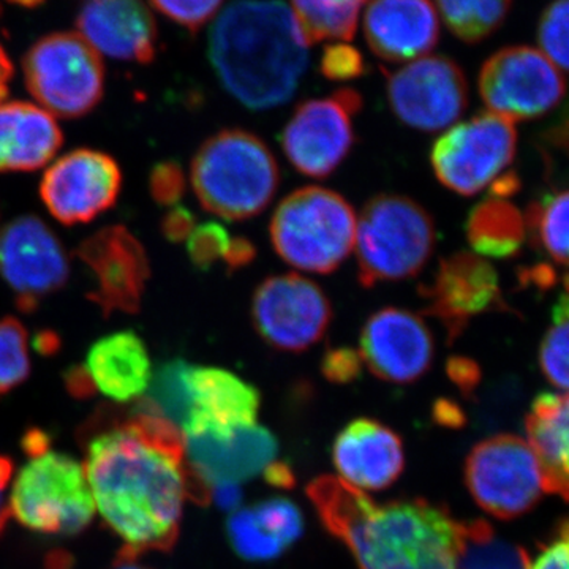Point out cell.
<instances>
[{
    "mask_svg": "<svg viewBox=\"0 0 569 569\" xmlns=\"http://www.w3.org/2000/svg\"><path fill=\"white\" fill-rule=\"evenodd\" d=\"M86 477L93 503L122 539L118 559L174 548L187 497L181 429L146 397L129 413L93 419Z\"/></svg>",
    "mask_w": 569,
    "mask_h": 569,
    "instance_id": "6da1fadb",
    "label": "cell"
},
{
    "mask_svg": "<svg viewBox=\"0 0 569 569\" xmlns=\"http://www.w3.org/2000/svg\"><path fill=\"white\" fill-rule=\"evenodd\" d=\"M307 496L361 569H458L462 522L429 501L378 505L343 479L321 477Z\"/></svg>",
    "mask_w": 569,
    "mask_h": 569,
    "instance_id": "7a4b0ae2",
    "label": "cell"
},
{
    "mask_svg": "<svg viewBox=\"0 0 569 569\" xmlns=\"http://www.w3.org/2000/svg\"><path fill=\"white\" fill-rule=\"evenodd\" d=\"M208 56L224 91L249 110L264 111L298 91L309 43L282 0H234L213 21Z\"/></svg>",
    "mask_w": 569,
    "mask_h": 569,
    "instance_id": "3957f363",
    "label": "cell"
},
{
    "mask_svg": "<svg viewBox=\"0 0 569 569\" xmlns=\"http://www.w3.org/2000/svg\"><path fill=\"white\" fill-rule=\"evenodd\" d=\"M190 179L206 211L231 222L260 216L274 200L280 170L274 153L257 134L222 130L194 153Z\"/></svg>",
    "mask_w": 569,
    "mask_h": 569,
    "instance_id": "277c9868",
    "label": "cell"
},
{
    "mask_svg": "<svg viewBox=\"0 0 569 569\" xmlns=\"http://www.w3.org/2000/svg\"><path fill=\"white\" fill-rule=\"evenodd\" d=\"M24 449L29 462L11 490V515L26 529L40 533H80L96 512L84 468L71 456L52 451L50 438L41 430L26 436Z\"/></svg>",
    "mask_w": 569,
    "mask_h": 569,
    "instance_id": "5b68a950",
    "label": "cell"
},
{
    "mask_svg": "<svg viewBox=\"0 0 569 569\" xmlns=\"http://www.w3.org/2000/svg\"><path fill=\"white\" fill-rule=\"evenodd\" d=\"M437 230L425 206L403 194L370 198L356 228L358 280L365 288L413 279L436 250Z\"/></svg>",
    "mask_w": 569,
    "mask_h": 569,
    "instance_id": "8992f818",
    "label": "cell"
},
{
    "mask_svg": "<svg viewBox=\"0 0 569 569\" xmlns=\"http://www.w3.org/2000/svg\"><path fill=\"white\" fill-rule=\"evenodd\" d=\"M358 217L342 194L309 186L277 206L269 236L284 263L313 274H331L350 257Z\"/></svg>",
    "mask_w": 569,
    "mask_h": 569,
    "instance_id": "52a82bcc",
    "label": "cell"
},
{
    "mask_svg": "<svg viewBox=\"0 0 569 569\" xmlns=\"http://www.w3.org/2000/svg\"><path fill=\"white\" fill-rule=\"evenodd\" d=\"M22 71L29 92L50 114L77 119L102 102L104 66L80 33L41 37L22 58Z\"/></svg>",
    "mask_w": 569,
    "mask_h": 569,
    "instance_id": "ba28073f",
    "label": "cell"
},
{
    "mask_svg": "<svg viewBox=\"0 0 569 569\" xmlns=\"http://www.w3.org/2000/svg\"><path fill=\"white\" fill-rule=\"evenodd\" d=\"M515 123L493 112H482L441 134L430 152V163L441 186L473 197L492 186L516 156Z\"/></svg>",
    "mask_w": 569,
    "mask_h": 569,
    "instance_id": "9c48e42d",
    "label": "cell"
},
{
    "mask_svg": "<svg viewBox=\"0 0 569 569\" xmlns=\"http://www.w3.org/2000/svg\"><path fill=\"white\" fill-rule=\"evenodd\" d=\"M466 482L479 507L501 520L526 515L545 492L533 449L523 438L508 433L490 437L471 449Z\"/></svg>",
    "mask_w": 569,
    "mask_h": 569,
    "instance_id": "30bf717a",
    "label": "cell"
},
{
    "mask_svg": "<svg viewBox=\"0 0 569 569\" xmlns=\"http://www.w3.org/2000/svg\"><path fill=\"white\" fill-rule=\"evenodd\" d=\"M361 110V93L351 88L298 104L280 137L284 156L307 178H329L353 149Z\"/></svg>",
    "mask_w": 569,
    "mask_h": 569,
    "instance_id": "8fae6325",
    "label": "cell"
},
{
    "mask_svg": "<svg viewBox=\"0 0 569 569\" xmlns=\"http://www.w3.org/2000/svg\"><path fill=\"white\" fill-rule=\"evenodd\" d=\"M479 96L490 112L508 121L541 118L567 96L563 73L531 47H508L479 71Z\"/></svg>",
    "mask_w": 569,
    "mask_h": 569,
    "instance_id": "7c38bea8",
    "label": "cell"
},
{
    "mask_svg": "<svg viewBox=\"0 0 569 569\" xmlns=\"http://www.w3.org/2000/svg\"><path fill=\"white\" fill-rule=\"evenodd\" d=\"M332 317V305L323 288L306 277H268L254 290V331L269 347L284 353H302L320 342Z\"/></svg>",
    "mask_w": 569,
    "mask_h": 569,
    "instance_id": "4fadbf2b",
    "label": "cell"
},
{
    "mask_svg": "<svg viewBox=\"0 0 569 569\" xmlns=\"http://www.w3.org/2000/svg\"><path fill=\"white\" fill-rule=\"evenodd\" d=\"M385 73L389 107L411 129L421 132L448 129L467 110L466 74L447 56H425Z\"/></svg>",
    "mask_w": 569,
    "mask_h": 569,
    "instance_id": "5bb4252c",
    "label": "cell"
},
{
    "mask_svg": "<svg viewBox=\"0 0 569 569\" xmlns=\"http://www.w3.org/2000/svg\"><path fill=\"white\" fill-rule=\"evenodd\" d=\"M0 276L24 313L69 282L70 261L61 239L36 216H21L0 231Z\"/></svg>",
    "mask_w": 569,
    "mask_h": 569,
    "instance_id": "9a60e30c",
    "label": "cell"
},
{
    "mask_svg": "<svg viewBox=\"0 0 569 569\" xmlns=\"http://www.w3.org/2000/svg\"><path fill=\"white\" fill-rule=\"evenodd\" d=\"M186 441L187 497L198 505L211 503V489L219 485H241L264 473L276 462L279 445L260 426L242 427L227 436L198 433Z\"/></svg>",
    "mask_w": 569,
    "mask_h": 569,
    "instance_id": "2e32d148",
    "label": "cell"
},
{
    "mask_svg": "<svg viewBox=\"0 0 569 569\" xmlns=\"http://www.w3.org/2000/svg\"><path fill=\"white\" fill-rule=\"evenodd\" d=\"M418 291L427 316L447 329L449 343L462 336L473 318L508 309L496 269L470 252L441 258L433 279Z\"/></svg>",
    "mask_w": 569,
    "mask_h": 569,
    "instance_id": "e0dca14e",
    "label": "cell"
},
{
    "mask_svg": "<svg viewBox=\"0 0 569 569\" xmlns=\"http://www.w3.org/2000/svg\"><path fill=\"white\" fill-rule=\"evenodd\" d=\"M122 173L108 153L77 149L48 168L40 182V198L59 222H92L108 211L121 192Z\"/></svg>",
    "mask_w": 569,
    "mask_h": 569,
    "instance_id": "ac0fdd59",
    "label": "cell"
},
{
    "mask_svg": "<svg viewBox=\"0 0 569 569\" xmlns=\"http://www.w3.org/2000/svg\"><path fill=\"white\" fill-rule=\"evenodd\" d=\"M77 257L92 272L96 287L89 299L104 317L140 312L151 264L144 247L126 227L114 224L97 231L81 242Z\"/></svg>",
    "mask_w": 569,
    "mask_h": 569,
    "instance_id": "d6986e66",
    "label": "cell"
},
{
    "mask_svg": "<svg viewBox=\"0 0 569 569\" xmlns=\"http://www.w3.org/2000/svg\"><path fill=\"white\" fill-rule=\"evenodd\" d=\"M359 346L370 372L389 383L418 381L436 358V340L429 326L418 313L400 307H383L367 318Z\"/></svg>",
    "mask_w": 569,
    "mask_h": 569,
    "instance_id": "ffe728a7",
    "label": "cell"
},
{
    "mask_svg": "<svg viewBox=\"0 0 569 569\" xmlns=\"http://www.w3.org/2000/svg\"><path fill=\"white\" fill-rule=\"evenodd\" d=\"M78 33L97 52L123 62L148 66L159 52V28L142 0H99L82 7Z\"/></svg>",
    "mask_w": 569,
    "mask_h": 569,
    "instance_id": "44dd1931",
    "label": "cell"
},
{
    "mask_svg": "<svg viewBox=\"0 0 569 569\" xmlns=\"http://www.w3.org/2000/svg\"><path fill=\"white\" fill-rule=\"evenodd\" d=\"M362 29L370 51L388 63L425 58L440 40L432 0H369Z\"/></svg>",
    "mask_w": 569,
    "mask_h": 569,
    "instance_id": "7402d4cb",
    "label": "cell"
},
{
    "mask_svg": "<svg viewBox=\"0 0 569 569\" xmlns=\"http://www.w3.org/2000/svg\"><path fill=\"white\" fill-rule=\"evenodd\" d=\"M332 462L351 488L377 492L399 479L406 467V455L395 430L373 419L361 418L337 436Z\"/></svg>",
    "mask_w": 569,
    "mask_h": 569,
    "instance_id": "603a6c76",
    "label": "cell"
},
{
    "mask_svg": "<svg viewBox=\"0 0 569 569\" xmlns=\"http://www.w3.org/2000/svg\"><path fill=\"white\" fill-rule=\"evenodd\" d=\"M189 387L193 411L183 426V437L198 433L227 436L242 427L257 425L260 392L234 373L219 367L192 366Z\"/></svg>",
    "mask_w": 569,
    "mask_h": 569,
    "instance_id": "cb8c5ba5",
    "label": "cell"
},
{
    "mask_svg": "<svg viewBox=\"0 0 569 569\" xmlns=\"http://www.w3.org/2000/svg\"><path fill=\"white\" fill-rule=\"evenodd\" d=\"M63 141L54 116L37 104H0V173L36 171L54 159Z\"/></svg>",
    "mask_w": 569,
    "mask_h": 569,
    "instance_id": "d4e9b609",
    "label": "cell"
},
{
    "mask_svg": "<svg viewBox=\"0 0 569 569\" xmlns=\"http://www.w3.org/2000/svg\"><path fill=\"white\" fill-rule=\"evenodd\" d=\"M93 389L114 402H132L152 381L148 348L133 331L114 332L97 340L84 365Z\"/></svg>",
    "mask_w": 569,
    "mask_h": 569,
    "instance_id": "484cf974",
    "label": "cell"
},
{
    "mask_svg": "<svg viewBox=\"0 0 569 569\" xmlns=\"http://www.w3.org/2000/svg\"><path fill=\"white\" fill-rule=\"evenodd\" d=\"M526 427L546 492L569 501V395L538 396Z\"/></svg>",
    "mask_w": 569,
    "mask_h": 569,
    "instance_id": "4316f807",
    "label": "cell"
},
{
    "mask_svg": "<svg viewBox=\"0 0 569 569\" xmlns=\"http://www.w3.org/2000/svg\"><path fill=\"white\" fill-rule=\"evenodd\" d=\"M467 238L471 247L485 257H515L526 241L527 224L515 204L490 197L471 209L467 220Z\"/></svg>",
    "mask_w": 569,
    "mask_h": 569,
    "instance_id": "83f0119b",
    "label": "cell"
},
{
    "mask_svg": "<svg viewBox=\"0 0 569 569\" xmlns=\"http://www.w3.org/2000/svg\"><path fill=\"white\" fill-rule=\"evenodd\" d=\"M369 0H291V11L307 43L350 41Z\"/></svg>",
    "mask_w": 569,
    "mask_h": 569,
    "instance_id": "f1b7e54d",
    "label": "cell"
},
{
    "mask_svg": "<svg viewBox=\"0 0 569 569\" xmlns=\"http://www.w3.org/2000/svg\"><path fill=\"white\" fill-rule=\"evenodd\" d=\"M529 556L500 537L485 520L462 522L458 569H529Z\"/></svg>",
    "mask_w": 569,
    "mask_h": 569,
    "instance_id": "f546056e",
    "label": "cell"
},
{
    "mask_svg": "<svg viewBox=\"0 0 569 569\" xmlns=\"http://www.w3.org/2000/svg\"><path fill=\"white\" fill-rule=\"evenodd\" d=\"M437 11L452 36L479 43L501 28L512 0H436Z\"/></svg>",
    "mask_w": 569,
    "mask_h": 569,
    "instance_id": "4dcf8cb0",
    "label": "cell"
},
{
    "mask_svg": "<svg viewBox=\"0 0 569 569\" xmlns=\"http://www.w3.org/2000/svg\"><path fill=\"white\" fill-rule=\"evenodd\" d=\"M526 224L533 241L556 263L569 266V190L531 206Z\"/></svg>",
    "mask_w": 569,
    "mask_h": 569,
    "instance_id": "1f68e13d",
    "label": "cell"
},
{
    "mask_svg": "<svg viewBox=\"0 0 569 569\" xmlns=\"http://www.w3.org/2000/svg\"><path fill=\"white\" fill-rule=\"evenodd\" d=\"M190 367L192 365L182 359H173L160 367L156 380L151 381V395L148 397L152 406L178 426L181 432L193 411L189 387Z\"/></svg>",
    "mask_w": 569,
    "mask_h": 569,
    "instance_id": "d6a6232c",
    "label": "cell"
},
{
    "mask_svg": "<svg viewBox=\"0 0 569 569\" xmlns=\"http://www.w3.org/2000/svg\"><path fill=\"white\" fill-rule=\"evenodd\" d=\"M539 366L553 387L569 391V296L553 310V326L539 348Z\"/></svg>",
    "mask_w": 569,
    "mask_h": 569,
    "instance_id": "836d02e7",
    "label": "cell"
},
{
    "mask_svg": "<svg viewBox=\"0 0 569 569\" xmlns=\"http://www.w3.org/2000/svg\"><path fill=\"white\" fill-rule=\"evenodd\" d=\"M31 373L28 331L13 317L0 320V395L17 388Z\"/></svg>",
    "mask_w": 569,
    "mask_h": 569,
    "instance_id": "e575fe53",
    "label": "cell"
},
{
    "mask_svg": "<svg viewBox=\"0 0 569 569\" xmlns=\"http://www.w3.org/2000/svg\"><path fill=\"white\" fill-rule=\"evenodd\" d=\"M228 538L238 556L250 561L277 559L287 549L260 526L252 509H238L231 515Z\"/></svg>",
    "mask_w": 569,
    "mask_h": 569,
    "instance_id": "d590c367",
    "label": "cell"
},
{
    "mask_svg": "<svg viewBox=\"0 0 569 569\" xmlns=\"http://www.w3.org/2000/svg\"><path fill=\"white\" fill-rule=\"evenodd\" d=\"M538 41L542 54L569 73V0H556L542 11Z\"/></svg>",
    "mask_w": 569,
    "mask_h": 569,
    "instance_id": "8d00e7d4",
    "label": "cell"
},
{
    "mask_svg": "<svg viewBox=\"0 0 569 569\" xmlns=\"http://www.w3.org/2000/svg\"><path fill=\"white\" fill-rule=\"evenodd\" d=\"M260 526L268 531L271 537L279 539L284 548H290L293 542L301 538L305 531V520L301 511L284 498H272L263 501L257 507L250 508Z\"/></svg>",
    "mask_w": 569,
    "mask_h": 569,
    "instance_id": "74e56055",
    "label": "cell"
},
{
    "mask_svg": "<svg viewBox=\"0 0 569 569\" xmlns=\"http://www.w3.org/2000/svg\"><path fill=\"white\" fill-rule=\"evenodd\" d=\"M230 239V233L223 224L206 222L194 227L192 234L187 239V252L194 268L209 271L224 257Z\"/></svg>",
    "mask_w": 569,
    "mask_h": 569,
    "instance_id": "f35d334b",
    "label": "cell"
},
{
    "mask_svg": "<svg viewBox=\"0 0 569 569\" xmlns=\"http://www.w3.org/2000/svg\"><path fill=\"white\" fill-rule=\"evenodd\" d=\"M153 9L187 31L197 33L222 10L224 0H149Z\"/></svg>",
    "mask_w": 569,
    "mask_h": 569,
    "instance_id": "ab89813d",
    "label": "cell"
},
{
    "mask_svg": "<svg viewBox=\"0 0 569 569\" xmlns=\"http://www.w3.org/2000/svg\"><path fill=\"white\" fill-rule=\"evenodd\" d=\"M320 73L329 81H351L366 73L361 52L350 44L332 43L325 48L320 59Z\"/></svg>",
    "mask_w": 569,
    "mask_h": 569,
    "instance_id": "60d3db41",
    "label": "cell"
},
{
    "mask_svg": "<svg viewBox=\"0 0 569 569\" xmlns=\"http://www.w3.org/2000/svg\"><path fill=\"white\" fill-rule=\"evenodd\" d=\"M151 194L160 206H176L186 193V174L174 160H163L151 171Z\"/></svg>",
    "mask_w": 569,
    "mask_h": 569,
    "instance_id": "b9f144b4",
    "label": "cell"
},
{
    "mask_svg": "<svg viewBox=\"0 0 569 569\" xmlns=\"http://www.w3.org/2000/svg\"><path fill=\"white\" fill-rule=\"evenodd\" d=\"M362 372V359L350 347L329 348L321 359V373L331 383L347 385L358 380Z\"/></svg>",
    "mask_w": 569,
    "mask_h": 569,
    "instance_id": "7bdbcfd3",
    "label": "cell"
},
{
    "mask_svg": "<svg viewBox=\"0 0 569 569\" xmlns=\"http://www.w3.org/2000/svg\"><path fill=\"white\" fill-rule=\"evenodd\" d=\"M529 569H569V520L560 523L556 537L529 561Z\"/></svg>",
    "mask_w": 569,
    "mask_h": 569,
    "instance_id": "ee69618b",
    "label": "cell"
},
{
    "mask_svg": "<svg viewBox=\"0 0 569 569\" xmlns=\"http://www.w3.org/2000/svg\"><path fill=\"white\" fill-rule=\"evenodd\" d=\"M194 216L186 206L176 204L162 220V233L173 244L187 241L194 230Z\"/></svg>",
    "mask_w": 569,
    "mask_h": 569,
    "instance_id": "f6af8a7d",
    "label": "cell"
},
{
    "mask_svg": "<svg viewBox=\"0 0 569 569\" xmlns=\"http://www.w3.org/2000/svg\"><path fill=\"white\" fill-rule=\"evenodd\" d=\"M447 372L452 383H456V387L462 392L473 391L477 388L479 377H481L477 362L463 358V356H452V358H449Z\"/></svg>",
    "mask_w": 569,
    "mask_h": 569,
    "instance_id": "bcb514c9",
    "label": "cell"
},
{
    "mask_svg": "<svg viewBox=\"0 0 569 569\" xmlns=\"http://www.w3.org/2000/svg\"><path fill=\"white\" fill-rule=\"evenodd\" d=\"M257 247L249 238L244 236H238V238H231L230 244H228L227 252H224L223 261L227 264V269L230 272L239 271L244 269L247 266L253 263L257 258Z\"/></svg>",
    "mask_w": 569,
    "mask_h": 569,
    "instance_id": "7dc6e473",
    "label": "cell"
},
{
    "mask_svg": "<svg viewBox=\"0 0 569 569\" xmlns=\"http://www.w3.org/2000/svg\"><path fill=\"white\" fill-rule=\"evenodd\" d=\"M211 500L223 511H238L241 507L242 490L239 485H219L211 489Z\"/></svg>",
    "mask_w": 569,
    "mask_h": 569,
    "instance_id": "c3c4849f",
    "label": "cell"
},
{
    "mask_svg": "<svg viewBox=\"0 0 569 569\" xmlns=\"http://www.w3.org/2000/svg\"><path fill=\"white\" fill-rule=\"evenodd\" d=\"M11 477H13V462L6 456H0V535L6 530L11 516L6 498L7 486H9Z\"/></svg>",
    "mask_w": 569,
    "mask_h": 569,
    "instance_id": "681fc988",
    "label": "cell"
},
{
    "mask_svg": "<svg viewBox=\"0 0 569 569\" xmlns=\"http://www.w3.org/2000/svg\"><path fill=\"white\" fill-rule=\"evenodd\" d=\"M66 383L71 395L77 397H88L96 391L92 387L91 378H89L88 372H86L84 366L71 367L69 372L66 373Z\"/></svg>",
    "mask_w": 569,
    "mask_h": 569,
    "instance_id": "f907efd6",
    "label": "cell"
},
{
    "mask_svg": "<svg viewBox=\"0 0 569 569\" xmlns=\"http://www.w3.org/2000/svg\"><path fill=\"white\" fill-rule=\"evenodd\" d=\"M264 479L268 485L279 489H290L295 486V475L290 466L283 462H272L264 470Z\"/></svg>",
    "mask_w": 569,
    "mask_h": 569,
    "instance_id": "816d5d0a",
    "label": "cell"
},
{
    "mask_svg": "<svg viewBox=\"0 0 569 569\" xmlns=\"http://www.w3.org/2000/svg\"><path fill=\"white\" fill-rule=\"evenodd\" d=\"M0 13H2V9H0ZM11 77H13V66H11L9 54H7L2 43H0V102H2L7 93H9Z\"/></svg>",
    "mask_w": 569,
    "mask_h": 569,
    "instance_id": "f5cc1de1",
    "label": "cell"
},
{
    "mask_svg": "<svg viewBox=\"0 0 569 569\" xmlns=\"http://www.w3.org/2000/svg\"><path fill=\"white\" fill-rule=\"evenodd\" d=\"M438 418H441V421L445 425L451 422L452 426H458L460 419H462V413H460L459 408L455 406V403L448 402V400H443V402L438 403L437 406Z\"/></svg>",
    "mask_w": 569,
    "mask_h": 569,
    "instance_id": "db71d44e",
    "label": "cell"
},
{
    "mask_svg": "<svg viewBox=\"0 0 569 569\" xmlns=\"http://www.w3.org/2000/svg\"><path fill=\"white\" fill-rule=\"evenodd\" d=\"M37 350H40L41 353L50 355L56 348L59 347V339L52 332H43L37 337Z\"/></svg>",
    "mask_w": 569,
    "mask_h": 569,
    "instance_id": "11a10c76",
    "label": "cell"
},
{
    "mask_svg": "<svg viewBox=\"0 0 569 569\" xmlns=\"http://www.w3.org/2000/svg\"><path fill=\"white\" fill-rule=\"evenodd\" d=\"M7 2L13 3V6L22 7V9H37L44 0H7Z\"/></svg>",
    "mask_w": 569,
    "mask_h": 569,
    "instance_id": "9f6ffc18",
    "label": "cell"
},
{
    "mask_svg": "<svg viewBox=\"0 0 569 569\" xmlns=\"http://www.w3.org/2000/svg\"><path fill=\"white\" fill-rule=\"evenodd\" d=\"M134 561L137 560L118 559L114 569H149L134 563Z\"/></svg>",
    "mask_w": 569,
    "mask_h": 569,
    "instance_id": "6f0895ef",
    "label": "cell"
},
{
    "mask_svg": "<svg viewBox=\"0 0 569 569\" xmlns=\"http://www.w3.org/2000/svg\"><path fill=\"white\" fill-rule=\"evenodd\" d=\"M565 132H563V140H567L568 141V144H569V126L567 123V126H565Z\"/></svg>",
    "mask_w": 569,
    "mask_h": 569,
    "instance_id": "680465c9",
    "label": "cell"
},
{
    "mask_svg": "<svg viewBox=\"0 0 569 569\" xmlns=\"http://www.w3.org/2000/svg\"><path fill=\"white\" fill-rule=\"evenodd\" d=\"M565 287H567V293L569 296V276H567V280H565Z\"/></svg>",
    "mask_w": 569,
    "mask_h": 569,
    "instance_id": "91938a15",
    "label": "cell"
},
{
    "mask_svg": "<svg viewBox=\"0 0 569 569\" xmlns=\"http://www.w3.org/2000/svg\"><path fill=\"white\" fill-rule=\"evenodd\" d=\"M93 2H99V0H93Z\"/></svg>",
    "mask_w": 569,
    "mask_h": 569,
    "instance_id": "94428289",
    "label": "cell"
},
{
    "mask_svg": "<svg viewBox=\"0 0 569 569\" xmlns=\"http://www.w3.org/2000/svg\"><path fill=\"white\" fill-rule=\"evenodd\" d=\"M569 123V122H568Z\"/></svg>",
    "mask_w": 569,
    "mask_h": 569,
    "instance_id": "6125c7cd",
    "label": "cell"
}]
</instances>
